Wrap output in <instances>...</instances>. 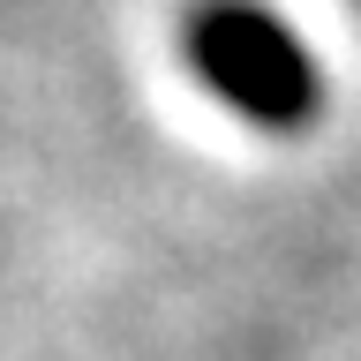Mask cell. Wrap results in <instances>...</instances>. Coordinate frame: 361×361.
Returning <instances> with one entry per match:
<instances>
[{"instance_id":"1","label":"cell","mask_w":361,"mask_h":361,"mask_svg":"<svg viewBox=\"0 0 361 361\" xmlns=\"http://www.w3.org/2000/svg\"><path fill=\"white\" fill-rule=\"evenodd\" d=\"M188 68L211 98L256 121L264 135H293L309 128L324 106L309 45L293 38L279 16H264L256 0H203L188 16Z\"/></svg>"}]
</instances>
